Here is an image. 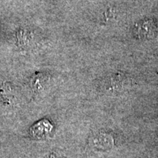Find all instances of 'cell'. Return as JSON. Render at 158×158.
Segmentation results:
<instances>
[{"label": "cell", "instance_id": "cell-1", "mask_svg": "<svg viewBox=\"0 0 158 158\" xmlns=\"http://www.w3.org/2000/svg\"><path fill=\"white\" fill-rule=\"evenodd\" d=\"M53 129V125L46 119H43L32 126L30 133L35 138H43L47 137Z\"/></svg>", "mask_w": 158, "mask_h": 158}]
</instances>
